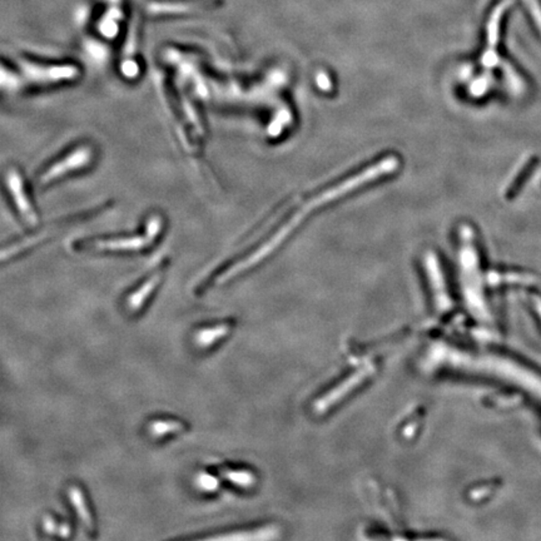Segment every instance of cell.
Segmentation results:
<instances>
[{"label":"cell","mask_w":541,"mask_h":541,"mask_svg":"<svg viewBox=\"0 0 541 541\" xmlns=\"http://www.w3.org/2000/svg\"><path fill=\"white\" fill-rule=\"evenodd\" d=\"M339 197H340L339 189L336 187H332L328 189V191H325V192H322V193L317 194L312 200H308L307 203H305L302 208H300L285 225H282V227L266 243H263L256 252L246 257L245 260H240V263L232 265L227 269H225L217 277V283L228 282L231 278H234L236 276L242 274L243 271H246L247 268L254 266L257 262H260L263 257L268 256L274 251V248L281 245L283 240L287 237L288 234H291L298 225H301V222L305 220L314 209L321 207V206H323V205H326L328 202L336 200Z\"/></svg>","instance_id":"6da1fadb"},{"label":"cell","mask_w":541,"mask_h":541,"mask_svg":"<svg viewBox=\"0 0 541 541\" xmlns=\"http://www.w3.org/2000/svg\"><path fill=\"white\" fill-rule=\"evenodd\" d=\"M163 217L158 213L151 214L146 220L144 234L83 240L82 249L93 252H142L153 246L163 232Z\"/></svg>","instance_id":"7a4b0ae2"},{"label":"cell","mask_w":541,"mask_h":541,"mask_svg":"<svg viewBox=\"0 0 541 541\" xmlns=\"http://www.w3.org/2000/svg\"><path fill=\"white\" fill-rule=\"evenodd\" d=\"M97 151L92 143H79L49 163L37 178L39 188H47L69 175L87 171L93 166Z\"/></svg>","instance_id":"3957f363"},{"label":"cell","mask_w":541,"mask_h":541,"mask_svg":"<svg viewBox=\"0 0 541 541\" xmlns=\"http://www.w3.org/2000/svg\"><path fill=\"white\" fill-rule=\"evenodd\" d=\"M20 67L29 82L44 87L61 86L80 77L79 67L73 63H43L38 60L21 59Z\"/></svg>","instance_id":"277c9868"},{"label":"cell","mask_w":541,"mask_h":541,"mask_svg":"<svg viewBox=\"0 0 541 541\" xmlns=\"http://www.w3.org/2000/svg\"><path fill=\"white\" fill-rule=\"evenodd\" d=\"M6 187L13 206L23 223L34 227L39 222V216L26 186V180L17 167H9L6 172Z\"/></svg>","instance_id":"5b68a950"},{"label":"cell","mask_w":541,"mask_h":541,"mask_svg":"<svg viewBox=\"0 0 541 541\" xmlns=\"http://www.w3.org/2000/svg\"><path fill=\"white\" fill-rule=\"evenodd\" d=\"M220 6V1L209 0H149L146 12L151 17H182L207 12Z\"/></svg>","instance_id":"8992f818"},{"label":"cell","mask_w":541,"mask_h":541,"mask_svg":"<svg viewBox=\"0 0 541 541\" xmlns=\"http://www.w3.org/2000/svg\"><path fill=\"white\" fill-rule=\"evenodd\" d=\"M509 6H510L509 0L504 1L502 4L495 9L490 17L488 26V49L482 58V63L488 67H493L496 63V46H497V40H499L501 18Z\"/></svg>","instance_id":"52a82bcc"},{"label":"cell","mask_w":541,"mask_h":541,"mask_svg":"<svg viewBox=\"0 0 541 541\" xmlns=\"http://www.w3.org/2000/svg\"><path fill=\"white\" fill-rule=\"evenodd\" d=\"M163 274H164L163 268L157 269V272H154L152 276H149L147 280L144 281L140 287L134 291L133 294L128 296L127 308L129 311L137 312L138 310L144 306V303L147 302L149 296L153 294L157 287L160 286L162 278H163Z\"/></svg>","instance_id":"ba28073f"},{"label":"cell","mask_w":541,"mask_h":541,"mask_svg":"<svg viewBox=\"0 0 541 541\" xmlns=\"http://www.w3.org/2000/svg\"><path fill=\"white\" fill-rule=\"evenodd\" d=\"M68 496H69V500H70L72 505L75 509V513L78 515L79 520L82 521L83 526L86 528L89 534H94L95 526H94L93 518H92L89 509H88L87 501H86V497H84L82 488L79 486H77V485L70 486V488H68Z\"/></svg>","instance_id":"9c48e42d"},{"label":"cell","mask_w":541,"mask_h":541,"mask_svg":"<svg viewBox=\"0 0 541 541\" xmlns=\"http://www.w3.org/2000/svg\"><path fill=\"white\" fill-rule=\"evenodd\" d=\"M231 328H232L231 322H225V323L216 325L212 328H200L194 336L196 343L200 348H211V346H213L214 343H217L218 340L225 339L231 332Z\"/></svg>","instance_id":"30bf717a"},{"label":"cell","mask_w":541,"mask_h":541,"mask_svg":"<svg viewBox=\"0 0 541 541\" xmlns=\"http://www.w3.org/2000/svg\"><path fill=\"white\" fill-rule=\"evenodd\" d=\"M186 425L177 420H154L149 425V433L155 437H164L167 435L180 434L186 430Z\"/></svg>","instance_id":"8fae6325"},{"label":"cell","mask_w":541,"mask_h":541,"mask_svg":"<svg viewBox=\"0 0 541 541\" xmlns=\"http://www.w3.org/2000/svg\"><path fill=\"white\" fill-rule=\"evenodd\" d=\"M220 474L223 475V477L229 482H234V485L237 486H242V488H246L249 486L252 482H254V476L252 474H249L245 470H234V468H225L220 471Z\"/></svg>","instance_id":"7c38bea8"},{"label":"cell","mask_w":541,"mask_h":541,"mask_svg":"<svg viewBox=\"0 0 541 541\" xmlns=\"http://www.w3.org/2000/svg\"><path fill=\"white\" fill-rule=\"evenodd\" d=\"M536 163H538V160H536V158H533V160H529L528 164H526V166L524 167V169L521 171V173L519 174V177H518L516 180H515L514 184H513V186L510 187V189H509V198L514 197L515 194L519 192V189H520L521 186L525 183V180L528 178L529 174L533 172V169H534L535 166H536Z\"/></svg>","instance_id":"4fadbf2b"},{"label":"cell","mask_w":541,"mask_h":541,"mask_svg":"<svg viewBox=\"0 0 541 541\" xmlns=\"http://www.w3.org/2000/svg\"><path fill=\"white\" fill-rule=\"evenodd\" d=\"M197 486L205 493H213L218 488V481L212 475L202 473L197 476Z\"/></svg>","instance_id":"5bb4252c"},{"label":"cell","mask_w":541,"mask_h":541,"mask_svg":"<svg viewBox=\"0 0 541 541\" xmlns=\"http://www.w3.org/2000/svg\"><path fill=\"white\" fill-rule=\"evenodd\" d=\"M525 6L528 7L529 12L534 17L535 23L541 30V7L538 0H524Z\"/></svg>","instance_id":"9a60e30c"},{"label":"cell","mask_w":541,"mask_h":541,"mask_svg":"<svg viewBox=\"0 0 541 541\" xmlns=\"http://www.w3.org/2000/svg\"><path fill=\"white\" fill-rule=\"evenodd\" d=\"M44 529H46V531L47 533H49V534H53V533H58L57 530V524H55V521L49 520V519H46V521H44Z\"/></svg>","instance_id":"2e32d148"}]
</instances>
